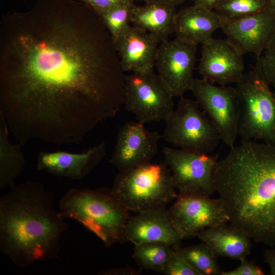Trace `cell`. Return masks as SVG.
<instances>
[{"instance_id":"30bf717a","label":"cell","mask_w":275,"mask_h":275,"mask_svg":"<svg viewBox=\"0 0 275 275\" xmlns=\"http://www.w3.org/2000/svg\"><path fill=\"white\" fill-rule=\"evenodd\" d=\"M190 91L209 118L221 140L231 148L238 136L239 111L235 87L194 78Z\"/></svg>"},{"instance_id":"ba28073f","label":"cell","mask_w":275,"mask_h":275,"mask_svg":"<svg viewBox=\"0 0 275 275\" xmlns=\"http://www.w3.org/2000/svg\"><path fill=\"white\" fill-rule=\"evenodd\" d=\"M174 98L154 70L126 75L124 105L138 122L165 121L175 109Z\"/></svg>"},{"instance_id":"6da1fadb","label":"cell","mask_w":275,"mask_h":275,"mask_svg":"<svg viewBox=\"0 0 275 275\" xmlns=\"http://www.w3.org/2000/svg\"><path fill=\"white\" fill-rule=\"evenodd\" d=\"M126 75L98 15L76 0H36L0 22V113L24 146L78 144L124 105Z\"/></svg>"},{"instance_id":"2e32d148","label":"cell","mask_w":275,"mask_h":275,"mask_svg":"<svg viewBox=\"0 0 275 275\" xmlns=\"http://www.w3.org/2000/svg\"><path fill=\"white\" fill-rule=\"evenodd\" d=\"M125 239L134 245L154 242L177 248L184 238L175 227L168 209L164 207L130 217L126 227Z\"/></svg>"},{"instance_id":"83f0119b","label":"cell","mask_w":275,"mask_h":275,"mask_svg":"<svg viewBox=\"0 0 275 275\" xmlns=\"http://www.w3.org/2000/svg\"><path fill=\"white\" fill-rule=\"evenodd\" d=\"M160 273L166 275H199L175 252L167 261Z\"/></svg>"},{"instance_id":"d6a6232c","label":"cell","mask_w":275,"mask_h":275,"mask_svg":"<svg viewBox=\"0 0 275 275\" xmlns=\"http://www.w3.org/2000/svg\"><path fill=\"white\" fill-rule=\"evenodd\" d=\"M221 0H194V4L209 10H214Z\"/></svg>"},{"instance_id":"d4e9b609","label":"cell","mask_w":275,"mask_h":275,"mask_svg":"<svg viewBox=\"0 0 275 275\" xmlns=\"http://www.w3.org/2000/svg\"><path fill=\"white\" fill-rule=\"evenodd\" d=\"M214 11L227 22L272 10L266 0H221Z\"/></svg>"},{"instance_id":"4316f807","label":"cell","mask_w":275,"mask_h":275,"mask_svg":"<svg viewBox=\"0 0 275 275\" xmlns=\"http://www.w3.org/2000/svg\"><path fill=\"white\" fill-rule=\"evenodd\" d=\"M257 59L260 61L262 70L270 85L275 89V29L266 50Z\"/></svg>"},{"instance_id":"9c48e42d","label":"cell","mask_w":275,"mask_h":275,"mask_svg":"<svg viewBox=\"0 0 275 275\" xmlns=\"http://www.w3.org/2000/svg\"><path fill=\"white\" fill-rule=\"evenodd\" d=\"M162 152L178 195L210 197L213 194L217 156L169 147H164Z\"/></svg>"},{"instance_id":"7c38bea8","label":"cell","mask_w":275,"mask_h":275,"mask_svg":"<svg viewBox=\"0 0 275 275\" xmlns=\"http://www.w3.org/2000/svg\"><path fill=\"white\" fill-rule=\"evenodd\" d=\"M197 45L175 38L161 42L155 67L157 73L174 97L190 91L194 81Z\"/></svg>"},{"instance_id":"ac0fdd59","label":"cell","mask_w":275,"mask_h":275,"mask_svg":"<svg viewBox=\"0 0 275 275\" xmlns=\"http://www.w3.org/2000/svg\"><path fill=\"white\" fill-rule=\"evenodd\" d=\"M114 43L125 72L154 70L160 43L155 36L131 24Z\"/></svg>"},{"instance_id":"ffe728a7","label":"cell","mask_w":275,"mask_h":275,"mask_svg":"<svg viewBox=\"0 0 275 275\" xmlns=\"http://www.w3.org/2000/svg\"><path fill=\"white\" fill-rule=\"evenodd\" d=\"M216 257L240 260L251 252V238L242 230L231 225L205 229L196 236Z\"/></svg>"},{"instance_id":"277c9868","label":"cell","mask_w":275,"mask_h":275,"mask_svg":"<svg viewBox=\"0 0 275 275\" xmlns=\"http://www.w3.org/2000/svg\"><path fill=\"white\" fill-rule=\"evenodd\" d=\"M64 219H73L94 233L107 248L126 241L129 211L112 196L111 190L72 188L59 202Z\"/></svg>"},{"instance_id":"d590c367","label":"cell","mask_w":275,"mask_h":275,"mask_svg":"<svg viewBox=\"0 0 275 275\" xmlns=\"http://www.w3.org/2000/svg\"><path fill=\"white\" fill-rule=\"evenodd\" d=\"M184 1H185V0H184Z\"/></svg>"},{"instance_id":"44dd1931","label":"cell","mask_w":275,"mask_h":275,"mask_svg":"<svg viewBox=\"0 0 275 275\" xmlns=\"http://www.w3.org/2000/svg\"><path fill=\"white\" fill-rule=\"evenodd\" d=\"M176 6L166 3H148L142 6L134 4L131 24L155 36L160 43L174 33Z\"/></svg>"},{"instance_id":"484cf974","label":"cell","mask_w":275,"mask_h":275,"mask_svg":"<svg viewBox=\"0 0 275 275\" xmlns=\"http://www.w3.org/2000/svg\"><path fill=\"white\" fill-rule=\"evenodd\" d=\"M134 4V3L121 4L98 15L114 42L131 25V11Z\"/></svg>"},{"instance_id":"603a6c76","label":"cell","mask_w":275,"mask_h":275,"mask_svg":"<svg viewBox=\"0 0 275 275\" xmlns=\"http://www.w3.org/2000/svg\"><path fill=\"white\" fill-rule=\"evenodd\" d=\"M175 249L164 243L145 242L134 245L132 257L141 268L160 273Z\"/></svg>"},{"instance_id":"5b68a950","label":"cell","mask_w":275,"mask_h":275,"mask_svg":"<svg viewBox=\"0 0 275 275\" xmlns=\"http://www.w3.org/2000/svg\"><path fill=\"white\" fill-rule=\"evenodd\" d=\"M111 193L124 208L137 213L166 207L178 196L164 161L119 172Z\"/></svg>"},{"instance_id":"e0dca14e","label":"cell","mask_w":275,"mask_h":275,"mask_svg":"<svg viewBox=\"0 0 275 275\" xmlns=\"http://www.w3.org/2000/svg\"><path fill=\"white\" fill-rule=\"evenodd\" d=\"M105 154L104 142L80 153L42 151L37 158V169L57 177L81 180L101 162Z\"/></svg>"},{"instance_id":"8992f818","label":"cell","mask_w":275,"mask_h":275,"mask_svg":"<svg viewBox=\"0 0 275 275\" xmlns=\"http://www.w3.org/2000/svg\"><path fill=\"white\" fill-rule=\"evenodd\" d=\"M236 85L239 111L238 136L242 142L275 146V95L260 61Z\"/></svg>"},{"instance_id":"5bb4252c","label":"cell","mask_w":275,"mask_h":275,"mask_svg":"<svg viewBox=\"0 0 275 275\" xmlns=\"http://www.w3.org/2000/svg\"><path fill=\"white\" fill-rule=\"evenodd\" d=\"M244 69L243 55L227 39L212 37L202 44L198 70L202 78L220 86L236 84Z\"/></svg>"},{"instance_id":"d6986e66","label":"cell","mask_w":275,"mask_h":275,"mask_svg":"<svg viewBox=\"0 0 275 275\" xmlns=\"http://www.w3.org/2000/svg\"><path fill=\"white\" fill-rule=\"evenodd\" d=\"M225 23L214 10L194 4L177 13L174 33L178 39L197 46L212 38L213 33Z\"/></svg>"},{"instance_id":"3957f363","label":"cell","mask_w":275,"mask_h":275,"mask_svg":"<svg viewBox=\"0 0 275 275\" xmlns=\"http://www.w3.org/2000/svg\"><path fill=\"white\" fill-rule=\"evenodd\" d=\"M54 194L38 181L15 184L0 198V251L21 268L59 257L68 224Z\"/></svg>"},{"instance_id":"4dcf8cb0","label":"cell","mask_w":275,"mask_h":275,"mask_svg":"<svg viewBox=\"0 0 275 275\" xmlns=\"http://www.w3.org/2000/svg\"><path fill=\"white\" fill-rule=\"evenodd\" d=\"M141 270H137L131 268H112L103 270L99 274L100 275H126L139 274Z\"/></svg>"},{"instance_id":"9a60e30c","label":"cell","mask_w":275,"mask_h":275,"mask_svg":"<svg viewBox=\"0 0 275 275\" xmlns=\"http://www.w3.org/2000/svg\"><path fill=\"white\" fill-rule=\"evenodd\" d=\"M275 29V12L267 11L226 22L222 29L226 39L242 55L260 58L268 46Z\"/></svg>"},{"instance_id":"e575fe53","label":"cell","mask_w":275,"mask_h":275,"mask_svg":"<svg viewBox=\"0 0 275 275\" xmlns=\"http://www.w3.org/2000/svg\"><path fill=\"white\" fill-rule=\"evenodd\" d=\"M268 3L271 10L275 12V0H266Z\"/></svg>"},{"instance_id":"52a82bcc","label":"cell","mask_w":275,"mask_h":275,"mask_svg":"<svg viewBox=\"0 0 275 275\" xmlns=\"http://www.w3.org/2000/svg\"><path fill=\"white\" fill-rule=\"evenodd\" d=\"M179 98L176 108L164 121L161 138L178 149L211 154L221 141L217 131L196 100Z\"/></svg>"},{"instance_id":"4fadbf2b","label":"cell","mask_w":275,"mask_h":275,"mask_svg":"<svg viewBox=\"0 0 275 275\" xmlns=\"http://www.w3.org/2000/svg\"><path fill=\"white\" fill-rule=\"evenodd\" d=\"M160 138L158 132L149 130L144 124L127 122L119 129L109 162L119 172L150 162L157 153Z\"/></svg>"},{"instance_id":"7402d4cb","label":"cell","mask_w":275,"mask_h":275,"mask_svg":"<svg viewBox=\"0 0 275 275\" xmlns=\"http://www.w3.org/2000/svg\"><path fill=\"white\" fill-rule=\"evenodd\" d=\"M9 129L3 115L0 113V189L12 187L25 164L20 144L9 140Z\"/></svg>"},{"instance_id":"836d02e7","label":"cell","mask_w":275,"mask_h":275,"mask_svg":"<svg viewBox=\"0 0 275 275\" xmlns=\"http://www.w3.org/2000/svg\"><path fill=\"white\" fill-rule=\"evenodd\" d=\"M134 1H142L145 2V3H166L173 5L175 6H177L182 4L184 0H134Z\"/></svg>"},{"instance_id":"7a4b0ae2","label":"cell","mask_w":275,"mask_h":275,"mask_svg":"<svg viewBox=\"0 0 275 275\" xmlns=\"http://www.w3.org/2000/svg\"><path fill=\"white\" fill-rule=\"evenodd\" d=\"M218 160L214 187L230 225L275 246V146L242 142Z\"/></svg>"},{"instance_id":"1f68e13d","label":"cell","mask_w":275,"mask_h":275,"mask_svg":"<svg viewBox=\"0 0 275 275\" xmlns=\"http://www.w3.org/2000/svg\"><path fill=\"white\" fill-rule=\"evenodd\" d=\"M263 256L265 261L270 267V274L275 275V248L265 250Z\"/></svg>"},{"instance_id":"f1b7e54d","label":"cell","mask_w":275,"mask_h":275,"mask_svg":"<svg viewBox=\"0 0 275 275\" xmlns=\"http://www.w3.org/2000/svg\"><path fill=\"white\" fill-rule=\"evenodd\" d=\"M240 264L233 270L222 271L221 275H263L264 272L260 267L252 261L243 258Z\"/></svg>"},{"instance_id":"cb8c5ba5","label":"cell","mask_w":275,"mask_h":275,"mask_svg":"<svg viewBox=\"0 0 275 275\" xmlns=\"http://www.w3.org/2000/svg\"><path fill=\"white\" fill-rule=\"evenodd\" d=\"M176 254L183 259L199 275H221L222 270L217 257L203 242L175 249Z\"/></svg>"},{"instance_id":"f546056e","label":"cell","mask_w":275,"mask_h":275,"mask_svg":"<svg viewBox=\"0 0 275 275\" xmlns=\"http://www.w3.org/2000/svg\"><path fill=\"white\" fill-rule=\"evenodd\" d=\"M85 4L93 9L98 15L117 6L134 3V0H76Z\"/></svg>"},{"instance_id":"8fae6325","label":"cell","mask_w":275,"mask_h":275,"mask_svg":"<svg viewBox=\"0 0 275 275\" xmlns=\"http://www.w3.org/2000/svg\"><path fill=\"white\" fill-rule=\"evenodd\" d=\"M168 211L175 227L184 239L196 236L205 229L229 222L221 200L208 196L178 195Z\"/></svg>"}]
</instances>
